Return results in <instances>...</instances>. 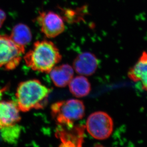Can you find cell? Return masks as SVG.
<instances>
[{
  "mask_svg": "<svg viewBox=\"0 0 147 147\" xmlns=\"http://www.w3.org/2000/svg\"><path fill=\"white\" fill-rule=\"evenodd\" d=\"M61 58L57 46L46 40L35 42L24 57L27 66L33 71L45 73H49Z\"/></svg>",
  "mask_w": 147,
  "mask_h": 147,
  "instance_id": "1",
  "label": "cell"
},
{
  "mask_svg": "<svg viewBox=\"0 0 147 147\" xmlns=\"http://www.w3.org/2000/svg\"><path fill=\"white\" fill-rule=\"evenodd\" d=\"M51 90L38 80L22 82L16 93L20 111L27 112L32 109L43 108L47 102Z\"/></svg>",
  "mask_w": 147,
  "mask_h": 147,
  "instance_id": "2",
  "label": "cell"
},
{
  "mask_svg": "<svg viewBox=\"0 0 147 147\" xmlns=\"http://www.w3.org/2000/svg\"><path fill=\"white\" fill-rule=\"evenodd\" d=\"M85 108L83 102L77 99L58 101L51 106V113L56 122L63 126L71 128L74 122L84 116Z\"/></svg>",
  "mask_w": 147,
  "mask_h": 147,
  "instance_id": "3",
  "label": "cell"
},
{
  "mask_svg": "<svg viewBox=\"0 0 147 147\" xmlns=\"http://www.w3.org/2000/svg\"><path fill=\"white\" fill-rule=\"evenodd\" d=\"M25 48L17 45L10 36L0 35V68L13 70L19 65Z\"/></svg>",
  "mask_w": 147,
  "mask_h": 147,
  "instance_id": "4",
  "label": "cell"
},
{
  "mask_svg": "<svg viewBox=\"0 0 147 147\" xmlns=\"http://www.w3.org/2000/svg\"><path fill=\"white\" fill-rule=\"evenodd\" d=\"M88 132L93 138L103 140L113 133V121L111 117L104 111H96L90 114L86 124Z\"/></svg>",
  "mask_w": 147,
  "mask_h": 147,
  "instance_id": "5",
  "label": "cell"
},
{
  "mask_svg": "<svg viewBox=\"0 0 147 147\" xmlns=\"http://www.w3.org/2000/svg\"><path fill=\"white\" fill-rule=\"evenodd\" d=\"M37 21L42 33L48 38L56 37L65 29L63 17L53 11L40 13L37 17Z\"/></svg>",
  "mask_w": 147,
  "mask_h": 147,
  "instance_id": "6",
  "label": "cell"
},
{
  "mask_svg": "<svg viewBox=\"0 0 147 147\" xmlns=\"http://www.w3.org/2000/svg\"><path fill=\"white\" fill-rule=\"evenodd\" d=\"M98 64V59L94 54L84 52L78 55L74 60L73 68L80 75L89 76L94 74Z\"/></svg>",
  "mask_w": 147,
  "mask_h": 147,
  "instance_id": "7",
  "label": "cell"
},
{
  "mask_svg": "<svg viewBox=\"0 0 147 147\" xmlns=\"http://www.w3.org/2000/svg\"><path fill=\"white\" fill-rule=\"evenodd\" d=\"M21 119L17 104L13 101H0V129L16 124Z\"/></svg>",
  "mask_w": 147,
  "mask_h": 147,
  "instance_id": "8",
  "label": "cell"
},
{
  "mask_svg": "<svg viewBox=\"0 0 147 147\" xmlns=\"http://www.w3.org/2000/svg\"><path fill=\"white\" fill-rule=\"evenodd\" d=\"M129 78L134 82H140L142 88L147 92V52L142 53L137 63L128 71Z\"/></svg>",
  "mask_w": 147,
  "mask_h": 147,
  "instance_id": "9",
  "label": "cell"
},
{
  "mask_svg": "<svg viewBox=\"0 0 147 147\" xmlns=\"http://www.w3.org/2000/svg\"><path fill=\"white\" fill-rule=\"evenodd\" d=\"M53 83L58 87H65L74 78V69L69 64L55 66L50 72Z\"/></svg>",
  "mask_w": 147,
  "mask_h": 147,
  "instance_id": "10",
  "label": "cell"
},
{
  "mask_svg": "<svg viewBox=\"0 0 147 147\" xmlns=\"http://www.w3.org/2000/svg\"><path fill=\"white\" fill-rule=\"evenodd\" d=\"M83 126H77L72 129V132L60 130L57 135L61 140V146H81L83 142Z\"/></svg>",
  "mask_w": 147,
  "mask_h": 147,
  "instance_id": "11",
  "label": "cell"
},
{
  "mask_svg": "<svg viewBox=\"0 0 147 147\" xmlns=\"http://www.w3.org/2000/svg\"><path fill=\"white\" fill-rule=\"evenodd\" d=\"M68 85L69 91L74 97L77 98L87 96L91 90L90 82L83 75L77 76L72 78Z\"/></svg>",
  "mask_w": 147,
  "mask_h": 147,
  "instance_id": "12",
  "label": "cell"
},
{
  "mask_svg": "<svg viewBox=\"0 0 147 147\" xmlns=\"http://www.w3.org/2000/svg\"><path fill=\"white\" fill-rule=\"evenodd\" d=\"M10 37L17 45L25 48L31 42L32 34L28 26L24 24H19L13 27Z\"/></svg>",
  "mask_w": 147,
  "mask_h": 147,
  "instance_id": "13",
  "label": "cell"
},
{
  "mask_svg": "<svg viewBox=\"0 0 147 147\" xmlns=\"http://www.w3.org/2000/svg\"><path fill=\"white\" fill-rule=\"evenodd\" d=\"M3 140L8 143H14L18 140L21 131V127L15 125L0 129Z\"/></svg>",
  "mask_w": 147,
  "mask_h": 147,
  "instance_id": "14",
  "label": "cell"
},
{
  "mask_svg": "<svg viewBox=\"0 0 147 147\" xmlns=\"http://www.w3.org/2000/svg\"><path fill=\"white\" fill-rule=\"evenodd\" d=\"M6 15L3 11L0 9V28L3 26V24L5 21Z\"/></svg>",
  "mask_w": 147,
  "mask_h": 147,
  "instance_id": "15",
  "label": "cell"
},
{
  "mask_svg": "<svg viewBox=\"0 0 147 147\" xmlns=\"http://www.w3.org/2000/svg\"><path fill=\"white\" fill-rule=\"evenodd\" d=\"M6 88H3V89H0V98L1 97V95L3 94V92L6 90Z\"/></svg>",
  "mask_w": 147,
  "mask_h": 147,
  "instance_id": "16",
  "label": "cell"
}]
</instances>
